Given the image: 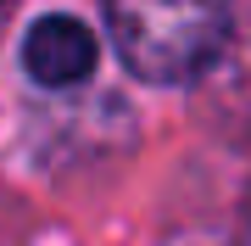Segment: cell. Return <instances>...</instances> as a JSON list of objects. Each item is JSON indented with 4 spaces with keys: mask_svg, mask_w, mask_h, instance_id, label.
<instances>
[{
    "mask_svg": "<svg viewBox=\"0 0 251 246\" xmlns=\"http://www.w3.org/2000/svg\"><path fill=\"white\" fill-rule=\"evenodd\" d=\"M123 67L145 84H196L229 45L234 0H106Z\"/></svg>",
    "mask_w": 251,
    "mask_h": 246,
    "instance_id": "1",
    "label": "cell"
},
{
    "mask_svg": "<svg viewBox=\"0 0 251 246\" xmlns=\"http://www.w3.org/2000/svg\"><path fill=\"white\" fill-rule=\"evenodd\" d=\"M196 112L229 146H251V34H229V45L196 79Z\"/></svg>",
    "mask_w": 251,
    "mask_h": 246,
    "instance_id": "2",
    "label": "cell"
},
{
    "mask_svg": "<svg viewBox=\"0 0 251 246\" xmlns=\"http://www.w3.org/2000/svg\"><path fill=\"white\" fill-rule=\"evenodd\" d=\"M23 67H28V79L45 84V90L84 84V79L95 73V34H90L78 17L50 11V17H39L34 28H28V39H23Z\"/></svg>",
    "mask_w": 251,
    "mask_h": 246,
    "instance_id": "3",
    "label": "cell"
},
{
    "mask_svg": "<svg viewBox=\"0 0 251 246\" xmlns=\"http://www.w3.org/2000/svg\"><path fill=\"white\" fill-rule=\"evenodd\" d=\"M0 17H6V0H0Z\"/></svg>",
    "mask_w": 251,
    "mask_h": 246,
    "instance_id": "4",
    "label": "cell"
}]
</instances>
